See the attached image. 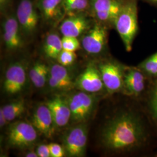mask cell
Here are the masks:
<instances>
[{
	"instance_id": "6da1fadb",
	"label": "cell",
	"mask_w": 157,
	"mask_h": 157,
	"mask_svg": "<svg viewBox=\"0 0 157 157\" xmlns=\"http://www.w3.org/2000/svg\"><path fill=\"white\" fill-rule=\"evenodd\" d=\"M98 144L105 154L157 157V135L140 101H128L113 108L103 121Z\"/></svg>"
},
{
	"instance_id": "7a4b0ae2",
	"label": "cell",
	"mask_w": 157,
	"mask_h": 157,
	"mask_svg": "<svg viewBox=\"0 0 157 157\" xmlns=\"http://www.w3.org/2000/svg\"><path fill=\"white\" fill-rule=\"evenodd\" d=\"M138 1L126 0L117 17L113 28L116 30L127 52H130L139 31Z\"/></svg>"
},
{
	"instance_id": "3957f363",
	"label": "cell",
	"mask_w": 157,
	"mask_h": 157,
	"mask_svg": "<svg viewBox=\"0 0 157 157\" xmlns=\"http://www.w3.org/2000/svg\"><path fill=\"white\" fill-rule=\"evenodd\" d=\"M97 65L107 94H122L125 65L109 56L101 58Z\"/></svg>"
},
{
	"instance_id": "277c9868",
	"label": "cell",
	"mask_w": 157,
	"mask_h": 157,
	"mask_svg": "<svg viewBox=\"0 0 157 157\" xmlns=\"http://www.w3.org/2000/svg\"><path fill=\"white\" fill-rule=\"evenodd\" d=\"M109 30L105 25L94 21L90 29L81 36L82 47L90 55L102 58L108 56Z\"/></svg>"
},
{
	"instance_id": "5b68a950",
	"label": "cell",
	"mask_w": 157,
	"mask_h": 157,
	"mask_svg": "<svg viewBox=\"0 0 157 157\" xmlns=\"http://www.w3.org/2000/svg\"><path fill=\"white\" fill-rule=\"evenodd\" d=\"M151 80L137 66L125 65L121 94L140 101L146 94Z\"/></svg>"
},
{
	"instance_id": "8992f818",
	"label": "cell",
	"mask_w": 157,
	"mask_h": 157,
	"mask_svg": "<svg viewBox=\"0 0 157 157\" xmlns=\"http://www.w3.org/2000/svg\"><path fill=\"white\" fill-rule=\"evenodd\" d=\"M15 12L23 36L33 35L41 21L36 0H19Z\"/></svg>"
},
{
	"instance_id": "52a82bcc",
	"label": "cell",
	"mask_w": 157,
	"mask_h": 157,
	"mask_svg": "<svg viewBox=\"0 0 157 157\" xmlns=\"http://www.w3.org/2000/svg\"><path fill=\"white\" fill-rule=\"evenodd\" d=\"M126 0H90L89 13L94 20L112 29Z\"/></svg>"
},
{
	"instance_id": "ba28073f",
	"label": "cell",
	"mask_w": 157,
	"mask_h": 157,
	"mask_svg": "<svg viewBox=\"0 0 157 157\" xmlns=\"http://www.w3.org/2000/svg\"><path fill=\"white\" fill-rule=\"evenodd\" d=\"M2 15V39L6 50L13 52L21 49L24 44V36L17 21L15 12L8 10Z\"/></svg>"
},
{
	"instance_id": "9c48e42d",
	"label": "cell",
	"mask_w": 157,
	"mask_h": 157,
	"mask_svg": "<svg viewBox=\"0 0 157 157\" xmlns=\"http://www.w3.org/2000/svg\"><path fill=\"white\" fill-rule=\"evenodd\" d=\"M67 101L71 112V120L75 124H79L85 122L94 111L97 98L82 91L71 96Z\"/></svg>"
},
{
	"instance_id": "30bf717a",
	"label": "cell",
	"mask_w": 157,
	"mask_h": 157,
	"mask_svg": "<svg viewBox=\"0 0 157 157\" xmlns=\"http://www.w3.org/2000/svg\"><path fill=\"white\" fill-rule=\"evenodd\" d=\"M88 137L87 125L77 124L64 135L63 147L66 154L71 157H83L86 153Z\"/></svg>"
},
{
	"instance_id": "8fae6325",
	"label": "cell",
	"mask_w": 157,
	"mask_h": 157,
	"mask_svg": "<svg viewBox=\"0 0 157 157\" xmlns=\"http://www.w3.org/2000/svg\"><path fill=\"white\" fill-rule=\"evenodd\" d=\"M33 125L24 121L12 124L7 132V142L12 147L25 148L37 140V133Z\"/></svg>"
},
{
	"instance_id": "7c38bea8",
	"label": "cell",
	"mask_w": 157,
	"mask_h": 157,
	"mask_svg": "<svg viewBox=\"0 0 157 157\" xmlns=\"http://www.w3.org/2000/svg\"><path fill=\"white\" fill-rule=\"evenodd\" d=\"M94 22L89 12L69 15L60 22L59 29L62 36L78 38L90 29Z\"/></svg>"
},
{
	"instance_id": "4fadbf2b",
	"label": "cell",
	"mask_w": 157,
	"mask_h": 157,
	"mask_svg": "<svg viewBox=\"0 0 157 157\" xmlns=\"http://www.w3.org/2000/svg\"><path fill=\"white\" fill-rule=\"evenodd\" d=\"M75 85L79 90L91 94L107 93L97 65L93 63H90L78 76Z\"/></svg>"
},
{
	"instance_id": "5bb4252c",
	"label": "cell",
	"mask_w": 157,
	"mask_h": 157,
	"mask_svg": "<svg viewBox=\"0 0 157 157\" xmlns=\"http://www.w3.org/2000/svg\"><path fill=\"white\" fill-rule=\"evenodd\" d=\"M26 82L25 67L21 62L11 64L6 71L3 88L6 94L14 95L24 89Z\"/></svg>"
},
{
	"instance_id": "9a60e30c",
	"label": "cell",
	"mask_w": 157,
	"mask_h": 157,
	"mask_svg": "<svg viewBox=\"0 0 157 157\" xmlns=\"http://www.w3.org/2000/svg\"><path fill=\"white\" fill-rule=\"evenodd\" d=\"M36 3L44 23L55 26L65 17L63 0H36Z\"/></svg>"
},
{
	"instance_id": "2e32d148",
	"label": "cell",
	"mask_w": 157,
	"mask_h": 157,
	"mask_svg": "<svg viewBox=\"0 0 157 157\" xmlns=\"http://www.w3.org/2000/svg\"><path fill=\"white\" fill-rule=\"evenodd\" d=\"M56 127L62 128L67 124L71 118V112L67 99L56 95L46 102Z\"/></svg>"
},
{
	"instance_id": "e0dca14e",
	"label": "cell",
	"mask_w": 157,
	"mask_h": 157,
	"mask_svg": "<svg viewBox=\"0 0 157 157\" xmlns=\"http://www.w3.org/2000/svg\"><path fill=\"white\" fill-rule=\"evenodd\" d=\"M32 124L42 135L47 137L52 136L56 126L50 111L45 104L36 109L32 118Z\"/></svg>"
},
{
	"instance_id": "ac0fdd59",
	"label": "cell",
	"mask_w": 157,
	"mask_h": 157,
	"mask_svg": "<svg viewBox=\"0 0 157 157\" xmlns=\"http://www.w3.org/2000/svg\"><path fill=\"white\" fill-rule=\"evenodd\" d=\"M48 82L51 88L55 90H67L75 85L65 67L59 63L51 67Z\"/></svg>"
},
{
	"instance_id": "d6986e66",
	"label": "cell",
	"mask_w": 157,
	"mask_h": 157,
	"mask_svg": "<svg viewBox=\"0 0 157 157\" xmlns=\"http://www.w3.org/2000/svg\"><path fill=\"white\" fill-rule=\"evenodd\" d=\"M140 101L157 135V78L151 80L146 94Z\"/></svg>"
},
{
	"instance_id": "ffe728a7",
	"label": "cell",
	"mask_w": 157,
	"mask_h": 157,
	"mask_svg": "<svg viewBox=\"0 0 157 157\" xmlns=\"http://www.w3.org/2000/svg\"><path fill=\"white\" fill-rule=\"evenodd\" d=\"M43 50L48 58L56 59L63 50L62 38L55 32L48 34L44 39Z\"/></svg>"
},
{
	"instance_id": "44dd1931",
	"label": "cell",
	"mask_w": 157,
	"mask_h": 157,
	"mask_svg": "<svg viewBox=\"0 0 157 157\" xmlns=\"http://www.w3.org/2000/svg\"><path fill=\"white\" fill-rule=\"evenodd\" d=\"M50 69L43 62L35 63L29 71V77L35 87L42 88L48 81Z\"/></svg>"
},
{
	"instance_id": "7402d4cb",
	"label": "cell",
	"mask_w": 157,
	"mask_h": 157,
	"mask_svg": "<svg viewBox=\"0 0 157 157\" xmlns=\"http://www.w3.org/2000/svg\"><path fill=\"white\" fill-rule=\"evenodd\" d=\"M63 8L65 17L82 12H89L90 0H63Z\"/></svg>"
},
{
	"instance_id": "603a6c76",
	"label": "cell",
	"mask_w": 157,
	"mask_h": 157,
	"mask_svg": "<svg viewBox=\"0 0 157 157\" xmlns=\"http://www.w3.org/2000/svg\"><path fill=\"white\" fill-rule=\"evenodd\" d=\"M8 122H11L20 117L26 109L25 103L20 100L6 104L2 108Z\"/></svg>"
},
{
	"instance_id": "cb8c5ba5",
	"label": "cell",
	"mask_w": 157,
	"mask_h": 157,
	"mask_svg": "<svg viewBox=\"0 0 157 157\" xmlns=\"http://www.w3.org/2000/svg\"><path fill=\"white\" fill-rule=\"evenodd\" d=\"M137 66L151 79L157 78V51Z\"/></svg>"
},
{
	"instance_id": "d4e9b609",
	"label": "cell",
	"mask_w": 157,
	"mask_h": 157,
	"mask_svg": "<svg viewBox=\"0 0 157 157\" xmlns=\"http://www.w3.org/2000/svg\"><path fill=\"white\" fill-rule=\"evenodd\" d=\"M62 45L63 50L76 52L82 48L80 41L77 37L62 36Z\"/></svg>"
},
{
	"instance_id": "484cf974",
	"label": "cell",
	"mask_w": 157,
	"mask_h": 157,
	"mask_svg": "<svg viewBox=\"0 0 157 157\" xmlns=\"http://www.w3.org/2000/svg\"><path fill=\"white\" fill-rule=\"evenodd\" d=\"M76 58L77 55L75 52L63 50L59 54L56 60L58 61V63L67 67L72 65Z\"/></svg>"
},
{
	"instance_id": "4316f807",
	"label": "cell",
	"mask_w": 157,
	"mask_h": 157,
	"mask_svg": "<svg viewBox=\"0 0 157 157\" xmlns=\"http://www.w3.org/2000/svg\"><path fill=\"white\" fill-rule=\"evenodd\" d=\"M50 150L51 157H63L66 155L63 147L56 144L51 143L48 144Z\"/></svg>"
},
{
	"instance_id": "83f0119b",
	"label": "cell",
	"mask_w": 157,
	"mask_h": 157,
	"mask_svg": "<svg viewBox=\"0 0 157 157\" xmlns=\"http://www.w3.org/2000/svg\"><path fill=\"white\" fill-rule=\"evenodd\" d=\"M36 152L39 157H51L50 150L48 145L41 144L37 148Z\"/></svg>"
},
{
	"instance_id": "f1b7e54d",
	"label": "cell",
	"mask_w": 157,
	"mask_h": 157,
	"mask_svg": "<svg viewBox=\"0 0 157 157\" xmlns=\"http://www.w3.org/2000/svg\"><path fill=\"white\" fill-rule=\"evenodd\" d=\"M11 0H0V11L1 15L6 13L9 10Z\"/></svg>"
},
{
	"instance_id": "f546056e",
	"label": "cell",
	"mask_w": 157,
	"mask_h": 157,
	"mask_svg": "<svg viewBox=\"0 0 157 157\" xmlns=\"http://www.w3.org/2000/svg\"><path fill=\"white\" fill-rule=\"evenodd\" d=\"M8 122V121L6 117V115L3 112L2 108L0 109V126L1 128L4 127L6 124Z\"/></svg>"
},
{
	"instance_id": "4dcf8cb0",
	"label": "cell",
	"mask_w": 157,
	"mask_h": 157,
	"mask_svg": "<svg viewBox=\"0 0 157 157\" xmlns=\"http://www.w3.org/2000/svg\"><path fill=\"white\" fill-rule=\"evenodd\" d=\"M141 1L150 4V6L157 7V0H141Z\"/></svg>"
},
{
	"instance_id": "1f68e13d",
	"label": "cell",
	"mask_w": 157,
	"mask_h": 157,
	"mask_svg": "<svg viewBox=\"0 0 157 157\" xmlns=\"http://www.w3.org/2000/svg\"><path fill=\"white\" fill-rule=\"evenodd\" d=\"M26 157H39L36 152L30 151L28 152L26 155Z\"/></svg>"
}]
</instances>
